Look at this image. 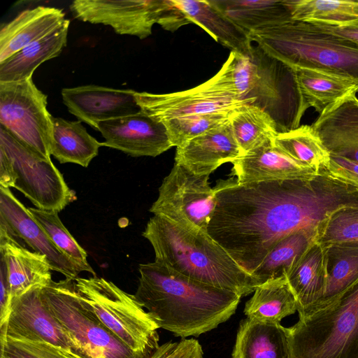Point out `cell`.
I'll return each mask as SVG.
<instances>
[{
    "label": "cell",
    "mask_w": 358,
    "mask_h": 358,
    "mask_svg": "<svg viewBox=\"0 0 358 358\" xmlns=\"http://www.w3.org/2000/svg\"><path fill=\"white\" fill-rule=\"evenodd\" d=\"M213 188L217 204L207 232L250 275L282 239L302 233L318 244L335 213L358 208V191L324 169L310 180L241 184L229 178Z\"/></svg>",
    "instance_id": "1"
},
{
    "label": "cell",
    "mask_w": 358,
    "mask_h": 358,
    "mask_svg": "<svg viewBox=\"0 0 358 358\" xmlns=\"http://www.w3.org/2000/svg\"><path fill=\"white\" fill-rule=\"evenodd\" d=\"M139 273L136 299L160 328L183 338L197 337L227 321L235 313L241 297L156 262L140 264Z\"/></svg>",
    "instance_id": "2"
},
{
    "label": "cell",
    "mask_w": 358,
    "mask_h": 358,
    "mask_svg": "<svg viewBox=\"0 0 358 358\" xmlns=\"http://www.w3.org/2000/svg\"><path fill=\"white\" fill-rule=\"evenodd\" d=\"M142 235L154 249L155 262L189 278L241 296L254 292L260 285L208 233L192 232L154 215Z\"/></svg>",
    "instance_id": "3"
},
{
    "label": "cell",
    "mask_w": 358,
    "mask_h": 358,
    "mask_svg": "<svg viewBox=\"0 0 358 358\" xmlns=\"http://www.w3.org/2000/svg\"><path fill=\"white\" fill-rule=\"evenodd\" d=\"M214 76L225 91L267 112L275 121L278 133L299 127L309 108L294 68L266 55L257 45L246 55L231 52Z\"/></svg>",
    "instance_id": "4"
},
{
    "label": "cell",
    "mask_w": 358,
    "mask_h": 358,
    "mask_svg": "<svg viewBox=\"0 0 358 358\" xmlns=\"http://www.w3.org/2000/svg\"><path fill=\"white\" fill-rule=\"evenodd\" d=\"M287 330L289 358H358V280L299 313Z\"/></svg>",
    "instance_id": "5"
},
{
    "label": "cell",
    "mask_w": 358,
    "mask_h": 358,
    "mask_svg": "<svg viewBox=\"0 0 358 358\" xmlns=\"http://www.w3.org/2000/svg\"><path fill=\"white\" fill-rule=\"evenodd\" d=\"M248 34L264 52L292 68L340 75L358 86V48L310 23L291 20Z\"/></svg>",
    "instance_id": "6"
},
{
    "label": "cell",
    "mask_w": 358,
    "mask_h": 358,
    "mask_svg": "<svg viewBox=\"0 0 358 358\" xmlns=\"http://www.w3.org/2000/svg\"><path fill=\"white\" fill-rule=\"evenodd\" d=\"M74 282L80 300L122 342L143 358L152 355L159 347L160 327L134 294L96 276Z\"/></svg>",
    "instance_id": "7"
},
{
    "label": "cell",
    "mask_w": 358,
    "mask_h": 358,
    "mask_svg": "<svg viewBox=\"0 0 358 358\" xmlns=\"http://www.w3.org/2000/svg\"><path fill=\"white\" fill-rule=\"evenodd\" d=\"M50 312L73 342L77 358H143L131 351L86 306L74 280H52L43 287Z\"/></svg>",
    "instance_id": "8"
},
{
    "label": "cell",
    "mask_w": 358,
    "mask_h": 358,
    "mask_svg": "<svg viewBox=\"0 0 358 358\" xmlns=\"http://www.w3.org/2000/svg\"><path fill=\"white\" fill-rule=\"evenodd\" d=\"M51 117L47 110V95L36 87L32 78L0 82V126L48 159H51Z\"/></svg>",
    "instance_id": "9"
},
{
    "label": "cell",
    "mask_w": 358,
    "mask_h": 358,
    "mask_svg": "<svg viewBox=\"0 0 358 358\" xmlns=\"http://www.w3.org/2000/svg\"><path fill=\"white\" fill-rule=\"evenodd\" d=\"M210 175L196 174L175 163L159 187L150 211L192 232H207L217 204Z\"/></svg>",
    "instance_id": "10"
},
{
    "label": "cell",
    "mask_w": 358,
    "mask_h": 358,
    "mask_svg": "<svg viewBox=\"0 0 358 358\" xmlns=\"http://www.w3.org/2000/svg\"><path fill=\"white\" fill-rule=\"evenodd\" d=\"M0 148L13 163L17 177L14 188L36 208L59 213L76 199L51 159L34 152L1 126Z\"/></svg>",
    "instance_id": "11"
},
{
    "label": "cell",
    "mask_w": 358,
    "mask_h": 358,
    "mask_svg": "<svg viewBox=\"0 0 358 358\" xmlns=\"http://www.w3.org/2000/svg\"><path fill=\"white\" fill-rule=\"evenodd\" d=\"M43 287H32L12 301L0 337L48 343L77 357L73 342L45 303Z\"/></svg>",
    "instance_id": "12"
},
{
    "label": "cell",
    "mask_w": 358,
    "mask_h": 358,
    "mask_svg": "<svg viewBox=\"0 0 358 358\" xmlns=\"http://www.w3.org/2000/svg\"><path fill=\"white\" fill-rule=\"evenodd\" d=\"M141 110L159 122L192 115L231 112L248 103L223 90L214 76L193 88L166 94L136 92Z\"/></svg>",
    "instance_id": "13"
},
{
    "label": "cell",
    "mask_w": 358,
    "mask_h": 358,
    "mask_svg": "<svg viewBox=\"0 0 358 358\" xmlns=\"http://www.w3.org/2000/svg\"><path fill=\"white\" fill-rule=\"evenodd\" d=\"M166 3V0H76L70 9L81 21L108 25L118 34L144 39L152 34Z\"/></svg>",
    "instance_id": "14"
},
{
    "label": "cell",
    "mask_w": 358,
    "mask_h": 358,
    "mask_svg": "<svg viewBox=\"0 0 358 358\" xmlns=\"http://www.w3.org/2000/svg\"><path fill=\"white\" fill-rule=\"evenodd\" d=\"M0 223L15 238L24 241L34 252L45 255L51 269L74 280L83 269L50 240L31 214L11 192L0 186Z\"/></svg>",
    "instance_id": "15"
},
{
    "label": "cell",
    "mask_w": 358,
    "mask_h": 358,
    "mask_svg": "<svg viewBox=\"0 0 358 358\" xmlns=\"http://www.w3.org/2000/svg\"><path fill=\"white\" fill-rule=\"evenodd\" d=\"M103 145L132 157H157L173 147L166 129L144 112L99 122Z\"/></svg>",
    "instance_id": "16"
},
{
    "label": "cell",
    "mask_w": 358,
    "mask_h": 358,
    "mask_svg": "<svg viewBox=\"0 0 358 358\" xmlns=\"http://www.w3.org/2000/svg\"><path fill=\"white\" fill-rule=\"evenodd\" d=\"M61 93L69 111L96 130L99 122L141 112L133 90L87 85L63 88Z\"/></svg>",
    "instance_id": "17"
},
{
    "label": "cell",
    "mask_w": 358,
    "mask_h": 358,
    "mask_svg": "<svg viewBox=\"0 0 358 358\" xmlns=\"http://www.w3.org/2000/svg\"><path fill=\"white\" fill-rule=\"evenodd\" d=\"M270 141L235 159L232 173L238 183L310 180L321 173L289 157Z\"/></svg>",
    "instance_id": "18"
},
{
    "label": "cell",
    "mask_w": 358,
    "mask_h": 358,
    "mask_svg": "<svg viewBox=\"0 0 358 358\" xmlns=\"http://www.w3.org/2000/svg\"><path fill=\"white\" fill-rule=\"evenodd\" d=\"M243 154L229 120L176 148L175 163L199 175H210L220 166L232 163Z\"/></svg>",
    "instance_id": "19"
},
{
    "label": "cell",
    "mask_w": 358,
    "mask_h": 358,
    "mask_svg": "<svg viewBox=\"0 0 358 358\" xmlns=\"http://www.w3.org/2000/svg\"><path fill=\"white\" fill-rule=\"evenodd\" d=\"M349 94L327 108L311 125L330 155L358 162V99Z\"/></svg>",
    "instance_id": "20"
},
{
    "label": "cell",
    "mask_w": 358,
    "mask_h": 358,
    "mask_svg": "<svg viewBox=\"0 0 358 358\" xmlns=\"http://www.w3.org/2000/svg\"><path fill=\"white\" fill-rule=\"evenodd\" d=\"M0 256L8 271L11 302L32 287H45L52 280L48 258L22 246L1 223Z\"/></svg>",
    "instance_id": "21"
},
{
    "label": "cell",
    "mask_w": 358,
    "mask_h": 358,
    "mask_svg": "<svg viewBox=\"0 0 358 358\" xmlns=\"http://www.w3.org/2000/svg\"><path fill=\"white\" fill-rule=\"evenodd\" d=\"M66 20L63 10L54 7L40 6L23 10L1 27L0 62L48 35Z\"/></svg>",
    "instance_id": "22"
},
{
    "label": "cell",
    "mask_w": 358,
    "mask_h": 358,
    "mask_svg": "<svg viewBox=\"0 0 358 358\" xmlns=\"http://www.w3.org/2000/svg\"><path fill=\"white\" fill-rule=\"evenodd\" d=\"M286 277L296 298L298 313L320 301L327 284V248L320 244L310 246Z\"/></svg>",
    "instance_id": "23"
},
{
    "label": "cell",
    "mask_w": 358,
    "mask_h": 358,
    "mask_svg": "<svg viewBox=\"0 0 358 358\" xmlns=\"http://www.w3.org/2000/svg\"><path fill=\"white\" fill-rule=\"evenodd\" d=\"M232 358H289L287 330L248 317L240 322Z\"/></svg>",
    "instance_id": "24"
},
{
    "label": "cell",
    "mask_w": 358,
    "mask_h": 358,
    "mask_svg": "<svg viewBox=\"0 0 358 358\" xmlns=\"http://www.w3.org/2000/svg\"><path fill=\"white\" fill-rule=\"evenodd\" d=\"M192 22L231 52L246 55L252 44L249 34L207 0H174Z\"/></svg>",
    "instance_id": "25"
},
{
    "label": "cell",
    "mask_w": 358,
    "mask_h": 358,
    "mask_svg": "<svg viewBox=\"0 0 358 358\" xmlns=\"http://www.w3.org/2000/svg\"><path fill=\"white\" fill-rule=\"evenodd\" d=\"M69 20L45 37L29 44L0 62V82H17L32 78L44 62L57 57L66 46Z\"/></svg>",
    "instance_id": "26"
},
{
    "label": "cell",
    "mask_w": 358,
    "mask_h": 358,
    "mask_svg": "<svg viewBox=\"0 0 358 358\" xmlns=\"http://www.w3.org/2000/svg\"><path fill=\"white\" fill-rule=\"evenodd\" d=\"M52 141L50 155L61 164L73 163L87 167L97 156L103 143L87 133L81 121L52 116Z\"/></svg>",
    "instance_id": "27"
},
{
    "label": "cell",
    "mask_w": 358,
    "mask_h": 358,
    "mask_svg": "<svg viewBox=\"0 0 358 358\" xmlns=\"http://www.w3.org/2000/svg\"><path fill=\"white\" fill-rule=\"evenodd\" d=\"M294 69L305 102L319 115L345 96L358 92L357 85L348 78L316 69Z\"/></svg>",
    "instance_id": "28"
},
{
    "label": "cell",
    "mask_w": 358,
    "mask_h": 358,
    "mask_svg": "<svg viewBox=\"0 0 358 358\" xmlns=\"http://www.w3.org/2000/svg\"><path fill=\"white\" fill-rule=\"evenodd\" d=\"M296 311V300L286 275L257 287L244 308L245 315L251 320L277 324Z\"/></svg>",
    "instance_id": "29"
},
{
    "label": "cell",
    "mask_w": 358,
    "mask_h": 358,
    "mask_svg": "<svg viewBox=\"0 0 358 358\" xmlns=\"http://www.w3.org/2000/svg\"><path fill=\"white\" fill-rule=\"evenodd\" d=\"M228 18L248 34L292 20L282 1L210 0Z\"/></svg>",
    "instance_id": "30"
},
{
    "label": "cell",
    "mask_w": 358,
    "mask_h": 358,
    "mask_svg": "<svg viewBox=\"0 0 358 358\" xmlns=\"http://www.w3.org/2000/svg\"><path fill=\"white\" fill-rule=\"evenodd\" d=\"M292 20L358 27V0H284Z\"/></svg>",
    "instance_id": "31"
},
{
    "label": "cell",
    "mask_w": 358,
    "mask_h": 358,
    "mask_svg": "<svg viewBox=\"0 0 358 358\" xmlns=\"http://www.w3.org/2000/svg\"><path fill=\"white\" fill-rule=\"evenodd\" d=\"M229 122L243 155L273 141L278 133L273 118L264 109L254 105L244 104L231 110Z\"/></svg>",
    "instance_id": "32"
},
{
    "label": "cell",
    "mask_w": 358,
    "mask_h": 358,
    "mask_svg": "<svg viewBox=\"0 0 358 358\" xmlns=\"http://www.w3.org/2000/svg\"><path fill=\"white\" fill-rule=\"evenodd\" d=\"M274 145L295 160L320 171L329 164L331 155L311 125L278 133Z\"/></svg>",
    "instance_id": "33"
},
{
    "label": "cell",
    "mask_w": 358,
    "mask_h": 358,
    "mask_svg": "<svg viewBox=\"0 0 358 358\" xmlns=\"http://www.w3.org/2000/svg\"><path fill=\"white\" fill-rule=\"evenodd\" d=\"M311 245L302 233L293 234L280 241L268 252L260 265L252 272L261 284L286 275Z\"/></svg>",
    "instance_id": "34"
},
{
    "label": "cell",
    "mask_w": 358,
    "mask_h": 358,
    "mask_svg": "<svg viewBox=\"0 0 358 358\" xmlns=\"http://www.w3.org/2000/svg\"><path fill=\"white\" fill-rule=\"evenodd\" d=\"M326 248L328 279L325 294L320 301L336 295L358 280V243Z\"/></svg>",
    "instance_id": "35"
},
{
    "label": "cell",
    "mask_w": 358,
    "mask_h": 358,
    "mask_svg": "<svg viewBox=\"0 0 358 358\" xmlns=\"http://www.w3.org/2000/svg\"><path fill=\"white\" fill-rule=\"evenodd\" d=\"M28 210L50 240L62 252L76 263L83 271L90 272L96 276L95 272L87 262L86 251L63 224L57 212L31 207L28 208Z\"/></svg>",
    "instance_id": "36"
},
{
    "label": "cell",
    "mask_w": 358,
    "mask_h": 358,
    "mask_svg": "<svg viewBox=\"0 0 358 358\" xmlns=\"http://www.w3.org/2000/svg\"><path fill=\"white\" fill-rule=\"evenodd\" d=\"M230 112H219L177 117L166 120L164 124L173 147H180L189 141L213 129L229 120Z\"/></svg>",
    "instance_id": "37"
},
{
    "label": "cell",
    "mask_w": 358,
    "mask_h": 358,
    "mask_svg": "<svg viewBox=\"0 0 358 358\" xmlns=\"http://www.w3.org/2000/svg\"><path fill=\"white\" fill-rule=\"evenodd\" d=\"M358 243V208H345L330 219L319 243L324 248Z\"/></svg>",
    "instance_id": "38"
},
{
    "label": "cell",
    "mask_w": 358,
    "mask_h": 358,
    "mask_svg": "<svg viewBox=\"0 0 358 358\" xmlns=\"http://www.w3.org/2000/svg\"><path fill=\"white\" fill-rule=\"evenodd\" d=\"M1 352L17 358H77L52 345L0 337Z\"/></svg>",
    "instance_id": "39"
},
{
    "label": "cell",
    "mask_w": 358,
    "mask_h": 358,
    "mask_svg": "<svg viewBox=\"0 0 358 358\" xmlns=\"http://www.w3.org/2000/svg\"><path fill=\"white\" fill-rule=\"evenodd\" d=\"M150 358H203V352L196 339L183 338L159 345Z\"/></svg>",
    "instance_id": "40"
},
{
    "label": "cell",
    "mask_w": 358,
    "mask_h": 358,
    "mask_svg": "<svg viewBox=\"0 0 358 358\" xmlns=\"http://www.w3.org/2000/svg\"><path fill=\"white\" fill-rule=\"evenodd\" d=\"M325 171L334 179L358 191V162L331 155Z\"/></svg>",
    "instance_id": "41"
},
{
    "label": "cell",
    "mask_w": 358,
    "mask_h": 358,
    "mask_svg": "<svg viewBox=\"0 0 358 358\" xmlns=\"http://www.w3.org/2000/svg\"><path fill=\"white\" fill-rule=\"evenodd\" d=\"M192 23L187 15L179 8L174 0H166L158 23L164 29L173 32L180 27Z\"/></svg>",
    "instance_id": "42"
},
{
    "label": "cell",
    "mask_w": 358,
    "mask_h": 358,
    "mask_svg": "<svg viewBox=\"0 0 358 358\" xmlns=\"http://www.w3.org/2000/svg\"><path fill=\"white\" fill-rule=\"evenodd\" d=\"M11 309L10 287L4 260L0 257V327L8 320Z\"/></svg>",
    "instance_id": "43"
},
{
    "label": "cell",
    "mask_w": 358,
    "mask_h": 358,
    "mask_svg": "<svg viewBox=\"0 0 358 358\" xmlns=\"http://www.w3.org/2000/svg\"><path fill=\"white\" fill-rule=\"evenodd\" d=\"M314 28L339 38L358 48V27H336L323 24L310 23Z\"/></svg>",
    "instance_id": "44"
},
{
    "label": "cell",
    "mask_w": 358,
    "mask_h": 358,
    "mask_svg": "<svg viewBox=\"0 0 358 358\" xmlns=\"http://www.w3.org/2000/svg\"><path fill=\"white\" fill-rule=\"evenodd\" d=\"M17 177L13 163L3 150L0 148V186L14 187Z\"/></svg>",
    "instance_id": "45"
},
{
    "label": "cell",
    "mask_w": 358,
    "mask_h": 358,
    "mask_svg": "<svg viewBox=\"0 0 358 358\" xmlns=\"http://www.w3.org/2000/svg\"><path fill=\"white\" fill-rule=\"evenodd\" d=\"M0 358H17V357L13 356L10 354H8L6 352H1Z\"/></svg>",
    "instance_id": "46"
}]
</instances>
